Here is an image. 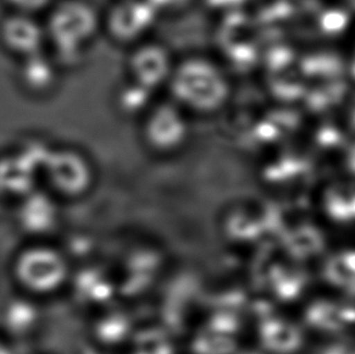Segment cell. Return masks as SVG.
Returning a JSON list of instances; mask_svg holds the SVG:
<instances>
[{"label": "cell", "instance_id": "1", "mask_svg": "<svg viewBox=\"0 0 355 354\" xmlns=\"http://www.w3.org/2000/svg\"><path fill=\"white\" fill-rule=\"evenodd\" d=\"M233 81L225 67L204 54L177 58L164 96L192 118L220 114L233 97Z\"/></svg>", "mask_w": 355, "mask_h": 354}, {"label": "cell", "instance_id": "2", "mask_svg": "<svg viewBox=\"0 0 355 354\" xmlns=\"http://www.w3.org/2000/svg\"><path fill=\"white\" fill-rule=\"evenodd\" d=\"M48 44L58 57L74 62L103 31L102 15L87 0H60L45 22Z\"/></svg>", "mask_w": 355, "mask_h": 354}, {"label": "cell", "instance_id": "3", "mask_svg": "<svg viewBox=\"0 0 355 354\" xmlns=\"http://www.w3.org/2000/svg\"><path fill=\"white\" fill-rule=\"evenodd\" d=\"M176 60L168 46L147 39L129 48L124 78L160 95L166 93Z\"/></svg>", "mask_w": 355, "mask_h": 354}, {"label": "cell", "instance_id": "4", "mask_svg": "<svg viewBox=\"0 0 355 354\" xmlns=\"http://www.w3.org/2000/svg\"><path fill=\"white\" fill-rule=\"evenodd\" d=\"M157 18L148 0H119L102 15L103 33L114 43L131 48L152 39Z\"/></svg>", "mask_w": 355, "mask_h": 354}, {"label": "cell", "instance_id": "5", "mask_svg": "<svg viewBox=\"0 0 355 354\" xmlns=\"http://www.w3.org/2000/svg\"><path fill=\"white\" fill-rule=\"evenodd\" d=\"M192 116L172 100L160 97L139 118L146 143L160 149H172L185 143L191 132Z\"/></svg>", "mask_w": 355, "mask_h": 354}, {"label": "cell", "instance_id": "6", "mask_svg": "<svg viewBox=\"0 0 355 354\" xmlns=\"http://www.w3.org/2000/svg\"><path fill=\"white\" fill-rule=\"evenodd\" d=\"M0 44L19 60L41 53L48 44L45 23L37 16L10 12L0 21Z\"/></svg>", "mask_w": 355, "mask_h": 354}, {"label": "cell", "instance_id": "7", "mask_svg": "<svg viewBox=\"0 0 355 354\" xmlns=\"http://www.w3.org/2000/svg\"><path fill=\"white\" fill-rule=\"evenodd\" d=\"M18 78L23 89L35 96L50 93L58 82L55 60L45 51L20 60Z\"/></svg>", "mask_w": 355, "mask_h": 354}, {"label": "cell", "instance_id": "8", "mask_svg": "<svg viewBox=\"0 0 355 354\" xmlns=\"http://www.w3.org/2000/svg\"><path fill=\"white\" fill-rule=\"evenodd\" d=\"M159 98L158 94L124 78L116 89L114 102L122 116H135L139 120Z\"/></svg>", "mask_w": 355, "mask_h": 354}, {"label": "cell", "instance_id": "9", "mask_svg": "<svg viewBox=\"0 0 355 354\" xmlns=\"http://www.w3.org/2000/svg\"><path fill=\"white\" fill-rule=\"evenodd\" d=\"M4 6L10 8V12L37 16L44 10H50L52 0H1Z\"/></svg>", "mask_w": 355, "mask_h": 354}]
</instances>
